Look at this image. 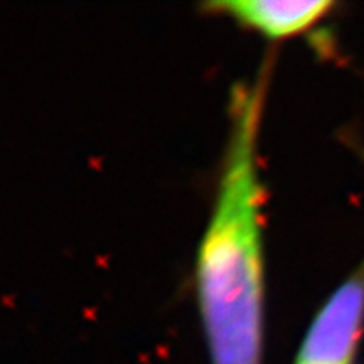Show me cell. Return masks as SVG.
<instances>
[{
	"label": "cell",
	"instance_id": "cell-1",
	"mask_svg": "<svg viewBox=\"0 0 364 364\" xmlns=\"http://www.w3.org/2000/svg\"><path fill=\"white\" fill-rule=\"evenodd\" d=\"M272 63L233 86L215 204L196 257V299L211 364H263L265 255L260 130Z\"/></svg>",
	"mask_w": 364,
	"mask_h": 364
},
{
	"label": "cell",
	"instance_id": "cell-2",
	"mask_svg": "<svg viewBox=\"0 0 364 364\" xmlns=\"http://www.w3.org/2000/svg\"><path fill=\"white\" fill-rule=\"evenodd\" d=\"M364 338V257L314 314L294 364H356Z\"/></svg>",
	"mask_w": 364,
	"mask_h": 364
},
{
	"label": "cell",
	"instance_id": "cell-3",
	"mask_svg": "<svg viewBox=\"0 0 364 364\" xmlns=\"http://www.w3.org/2000/svg\"><path fill=\"white\" fill-rule=\"evenodd\" d=\"M338 7L331 0H220L204 4L203 9L265 39L287 41L326 24Z\"/></svg>",
	"mask_w": 364,
	"mask_h": 364
},
{
	"label": "cell",
	"instance_id": "cell-4",
	"mask_svg": "<svg viewBox=\"0 0 364 364\" xmlns=\"http://www.w3.org/2000/svg\"><path fill=\"white\" fill-rule=\"evenodd\" d=\"M348 145L354 150V152H356V156L359 157V161L364 164V144H363V140H359L358 136H354V135L349 134L348 135Z\"/></svg>",
	"mask_w": 364,
	"mask_h": 364
}]
</instances>
